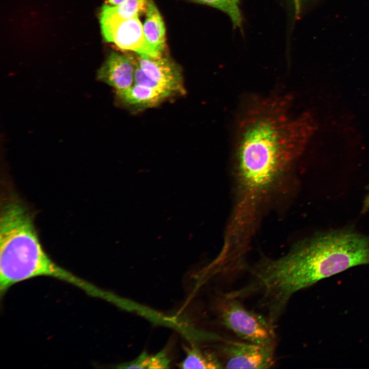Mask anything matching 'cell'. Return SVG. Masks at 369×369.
Segmentation results:
<instances>
[{"mask_svg": "<svg viewBox=\"0 0 369 369\" xmlns=\"http://www.w3.org/2000/svg\"><path fill=\"white\" fill-rule=\"evenodd\" d=\"M316 129L310 113L295 115L288 97L271 95L251 101L237 131L238 204L254 209L303 152Z\"/></svg>", "mask_w": 369, "mask_h": 369, "instance_id": "1", "label": "cell"}, {"mask_svg": "<svg viewBox=\"0 0 369 369\" xmlns=\"http://www.w3.org/2000/svg\"><path fill=\"white\" fill-rule=\"evenodd\" d=\"M369 264V236L350 229L325 231L300 242L279 258L265 259L250 271V295L277 322L294 294L351 268Z\"/></svg>", "mask_w": 369, "mask_h": 369, "instance_id": "2", "label": "cell"}, {"mask_svg": "<svg viewBox=\"0 0 369 369\" xmlns=\"http://www.w3.org/2000/svg\"><path fill=\"white\" fill-rule=\"evenodd\" d=\"M63 268L43 249L32 218L23 204L10 200L0 219V293L19 282L38 276L58 278Z\"/></svg>", "mask_w": 369, "mask_h": 369, "instance_id": "3", "label": "cell"}, {"mask_svg": "<svg viewBox=\"0 0 369 369\" xmlns=\"http://www.w3.org/2000/svg\"><path fill=\"white\" fill-rule=\"evenodd\" d=\"M216 309L220 323L241 340L276 344L275 325L265 316L248 310L239 299L225 293L217 299Z\"/></svg>", "mask_w": 369, "mask_h": 369, "instance_id": "4", "label": "cell"}, {"mask_svg": "<svg viewBox=\"0 0 369 369\" xmlns=\"http://www.w3.org/2000/svg\"><path fill=\"white\" fill-rule=\"evenodd\" d=\"M220 352L223 368H270L276 362V344H259L224 339Z\"/></svg>", "mask_w": 369, "mask_h": 369, "instance_id": "5", "label": "cell"}, {"mask_svg": "<svg viewBox=\"0 0 369 369\" xmlns=\"http://www.w3.org/2000/svg\"><path fill=\"white\" fill-rule=\"evenodd\" d=\"M138 16L125 20L100 22L105 39L122 50L133 51L140 55L152 57L162 56L147 42Z\"/></svg>", "mask_w": 369, "mask_h": 369, "instance_id": "6", "label": "cell"}, {"mask_svg": "<svg viewBox=\"0 0 369 369\" xmlns=\"http://www.w3.org/2000/svg\"><path fill=\"white\" fill-rule=\"evenodd\" d=\"M136 62L148 77L164 86L174 94L183 92L180 69L169 58L163 56L152 57L139 55Z\"/></svg>", "mask_w": 369, "mask_h": 369, "instance_id": "7", "label": "cell"}, {"mask_svg": "<svg viewBox=\"0 0 369 369\" xmlns=\"http://www.w3.org/2000/svg\"><path fill=\"white\" fill-rule=\"evenodd\" d=\"M135 61L116 52L111 53L99 70L98 78L117 91L134 84Z\"/></svg>", "mask_w": 369, "mask_h": 369, "instance_id": "8", "label": "cell"}, {"mask_svg": "<svg viewBox=\"0 0 369 369\" xmlns=\"http://www.w3.org/2000/svg\"><path fill=\"white\" fill-rule=\"evenodd\" d=\"M119 99L125 105L136 108L155 107L172 94L134 84L124 90L117 91Z\"/></svg>", "mask_w": 369, "mask_h": 369, "instance_id": "9", "label": "cell"}, {"mask_svg": "<svg viewBox=\"0 0 369 369\" xmlns=\"http://www.w3.org/2000/svg\"><path fill=\"white\" fill-rule=\"evenodd\" d=\"M146 39L160 55L165 48V28L161 16L154 3L150 0L143 25Z\"/></svg>", "mask_w": 369, "mask_h": 369, "instance_id": "10", "label": "cell"}, {"mask_svg": "<svg viewBox=\"0 0 369 369\" xmlns=\"http://www.w3.org/2000/svg\"><path fill=\"white\" fill-rule=\"evenodd\" d=\"M149 1L127 0L115 6L104 4L100 13V22L125 20L146 13Z\"/></svg>", "mask_w": 369, "mask_h": 369, "instance_id": "11", "label": "cell"}, {"mask_svg": "<svg viewBox=\"0 0 369 369\" xmlns=\"http://www.w3.org/2000/svg\"><path fill=\"white\" fill-rule=\"evenodd\" d=\"M179 366L184 369L223 368L222 361L216 354L195 346L186 348V357Z\"/></svg>", "mask_w": 369, "mask_h": 369, "instance_id": "12", "label": "cell"}, {"mask_svg": "<svg viewBox=\"0 0 369 369\" xmlns=\"http://www.w3.org/2000/svg\"><path fill=\"white\" fill-rule=\"evenodd\" d=\"M170 359L165 351L155 355L144 352L133 361L118 365L120 368H168Z\"/></svg>", "mask_w": 369, "mask_h": 369, "instance_id": "13", "label": "cell"}, {"mask_svg": "<svg viewBox=\"0 0 369 369\" xmlns=\"http://www.w3.org/2000/svg\"><path fill=\"white\" fill-rule=\"evenodd\" d=\"M192 1L220 10L229 16L234 28H241L243 19L239 7L240 0Z\"/></svg>", "mask_w": 369, "mask_h": 369, "instance_id": "14", "label": "cell"}, {"mask_svg": "<svg viewBox=\"0 0 369 369\" xmlns=\"http://www.w3.org/2000/svg\"><path fill=\"white\" fill-rule=\"evenodd\" d=\"M127 0H106L107 4L111 6H118Z\"/></svg>", "mask_w": 369, "mask_h": 369, "instance_id": "15", "label": "cell"}, {"mask_svg": "<svg viewBox=\"0 0 369 369\" xmlns=\"http://www.w3.org/2000/svg\"><path fill=\"white\" fill-rule=\"evenodd\" d=\"M296 9V13L300 10V8L303 3L306 0H292Z\"/></svg>", "mask_w": 369, "mask_h": 369, "instance_id": "16", "label": "cell"}, {"mask_svg": "<svg viewBox=\"0 0 369 369\" xmlns=\"http://www.w3.org/2000/svg\"><path fill=\"white\" fill-rule=\"evenodd\" d=\"M369 209V193L366 197L363 206V212H365Z\"/></svg>", "mask_w": 369, "mask_h": 369, "instance_id": "17", "label": "cell"}]
</instances>
